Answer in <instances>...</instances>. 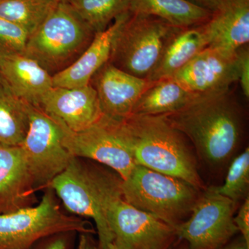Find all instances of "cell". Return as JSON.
<instances>
[{
    "label": "cell",
    "instance_id": "obj_1",
    "mask_svg": "<svg viewBox=\"0 0 249 249\" xmlns=\"http://www.w3.org/2000/svg\"><path fill=\"white\" fill-rule=\"evenodd\" d=\"M163 116L213 168L227 163L243 134V111L231 88L197 94L181 109Z\"/></svg>",
    "mask_w": 249,
    "mask_h": 249
},
{
    "label": "cell",
    "instance_id": "obj_2",
    "mask_svg": "<svg viewBox=\"0 0 249 249\" xmlns=\"http://www.w3.org/2000/svg\"><path fill=\"white\" fill-rule=\"evenodd\" d=\"M116 121L136 164L204 188L186 137L164 116L132 114Z\"/></svg>",
    "mask_w": 249,
    "mask_h": 249
},
{
    "label": "cell",
    "instance_id": "obj_3",
    "mask_svg": "<svg viewBox=\"0 0 249 249\" xmlns=\"http://www.w3.org/2000/svg\"><path fill=\"white\" fill-rule=\"evenodd\" d=\"M121 179L116 173L74 157L47 188L53 190L67 211L78 217L93 219L100 249L112 243V234L106 219L105 204L109 193Z\"/></svg>",
    "mask_w": 249,
    "mask_h": 249
},
{
    "label": "cell",
    "instance_id": "obj_4",
    "mask_svg": "<svg viewBox=\"0 0 249 249\" xmlns=\"http://www.w3.org/2000/svg\"><path fill=\"white\" fill-rule=\"evenodd\" d=\"M95 35L71 5L60 1L29 36L24 54L53 76L74 63Z\"/></svg>",
    "mask_w": 249,
    "mask_h": 249
},
{
    "label": "cell",
    "instance_id": "obj_5",
    "mask_svg": "<svg viewBox=\"0 0 249 249\" xmlns=\"http://www.w3.org/2000/svg\"><path fill=\"white\" fill-rule=\"evenodd\" d=\"M121 190L128 204L174 229L184 222L199 198L189 183L139 165L121 179Z\"/></svg>",
    "mask_w": 249,
    "mask_h": 249
},
{
    "label": "cell",
    "instance_id": "obj_6",
    "mask_svg": "<svg viewBox=\"0 0 249 249\" xmlns=\"http://www.w3.org/2000/svg\"><path fill=\"white\" fill-rule=\"evenodd\" d=\"M46 189L36 206L0 213V249H30L41 239L60 232L96 233L88 221L64 213L53 190Z\"/></svg>",
    "mask_w": 249,
    "mask_h": 249
},
{
    "label": "cell",
    "instance_id": "obj_7",
    "mask_svg": "<svg viewBox=\"0 0 249 249\" xmlns=\"http://www.w3.org/2000/svg\"><path fill=\"white\" fill-rule=\"evenodd\" d=\"M178 28L155 16L130 12L114 37L108 62L147 79Z\"/></svg>",
    "mask_w": 249,
    "mask_h": 249
},
{
    "label": "cell",
    "instance_id": "obj_8",
    "mask_svg": "<svg viewBox=\"0 0 249 249\" xmlns=\"http://www.w3.org/2000/svg\"><path fill=\"white\" fill-rule=\"evenodd\" d=\"M29 127L22 145L33 186L46 188L74 158L63 143L65 124L29 103Z\"/></svg>",
    "mask_w": 249,
    "mask_h": 249
},
{
    "label": "cell",
    "instance_id": "obj_9",
    "mask_svg": "<svg viewBox=\"0 0 249 249\" xmlns=\"http://www.w3.org/2000/svg\"><path fill=\"white\" fill-rule=\"evenodd\" d=\"M121 182L105 204L112 245L116 249H168L176 235L175 229L128 204L123 197Z\"/></svg>",
    "mask_w": 249,
    "mask_h": 249
},
{
    "label": "cell",
    "instance_id": "obj_10",
    "mask_svg": "<svg viewBox=\"0 0 249 249\" xmlns=\"http://www.w3.org/2000/svg\"><path fill=\"white\" fill-rule=\"evenodd\" d=\"M236 204L211 189L199 196L189 219L175 228L178 238L190 249H217L238 232L235 223Z\"/></svg>",
    "mask_w": 249,
    "mask_h": 249
},
{
    "label": "cell",
    "instance_id": "obj_11",
    "mask_svg": "<svg viewBox=\"0 0 249 249\" xmlns=\"http://www.w3.org/2000/svg\"><path fill=\"white\" fill-rule=\"evenodd\" d=\"M63 143L73 157L106 165L122 180L137 165L117 122L104 115L80 132H71L66 127Z\"/></svg>",
    "mask_w": 249,
    "mask_h": 249
},
{
    "label": "cell",
    "instance_id": "obj_12",
    "mask_svg": "<svg viewBox=\"0 0 249 249\" xmlns=\"http://www.w3.org/2000/svg\"><path fill=\"white\" fill-rule=\"evenodd\" d=\"M173 78L187 91L196 94L230 88L238 82L237 52L229 55L206 47Z\"/></svg>",
    "mask_w": 249,
    "mask_h": 249
},
{
    "label": "cell",
    "instance_id": "obj_13",
    "mask_svg": "<svg viewBox=\"0 0 249 249\" xmlns=\"http://www.w3.org/2000/svg\"><path fill=\"white\" fill-rule=\"evenodd\" d=\"M152 83L107 62L93 75L89 84L97 93L103 115L120 121L132 114L139 98Z\"/></svg>",
    "mask_w": 249,
    "mask_h": 249
},
{
    "label": "cell",
    "instance_id": "obj_14",
    "mask_svg": "<svg viewBox=\"0 0 249 249\" xmlns=\"http://www.w3.org/2000/svg\"><path fill=\"white\" fill-rule=\"evenodd\" d=\"M37 107L73 132L88 128L103 116L97 93L90 84L75 88L53 87Z\"/></svg>",
    "mask_w": 249,
    "mask_h": 249
},
{
    "label": "cell",
    "instance_id": "obj_15",
    "mask_svg": "<svg viewBox=\"0 0 249 249\" xmlns=\"http://www.w3.org/2000/svg\"><path fill=\"white\" fill-rule=\"evenodd\" d=\"M204 27L209 47L235 55L249 43V0H220Z\"/></svg>",
    "mask_w": 249,
    "mask_h": 249
},
{
    "label": "cell",
    "instance_id": "obj_16",
    "mask_svg": "<svg viewBox=\"0 0 249 249\" xmlns=\"http://www.w3.org/2000/svg\"><path fill=\"white\" fill-rule=\"evenodd\" d=\"M0 81L15 96L36 107L53 88L52 76L24 53H0Z\"/></svg>",
    "mask_w": 249,
    "mask_h": 249
},
{
    "label": "cell",
    "instance_id": "obj_17",
    "mask_svg": "<svg viewBox=\"0 0 249 249\" xmlns=\"http://www.w3.org/2000/svg\"><path fill=\"white\" fill-rule=\"evenodd\" d=\"M36 192L22 147L0 143V207L4 213L31 206Z\"/></svg>",
    "mask_w": 249,
    "mask_h": 249
},
{
    "label": "cell",
    "instance_id": "obj_18",
    "mask_svg": "<svg viewBox=\"0 0 249 249\" xmlns=\"http://www.w3.org/2000/svg\"><path fill=\"white\" fill-rule=\"evenodd\" d=\"M130 12L121 15L103 31L97 33L84 53L71 66L52 76L53 88H81L89 85L96 71L109 60L113 41Z\"/></svg>",
    "mask_w": 249,
    "mask_h": 249
},
{
    "label": "cell",
    "instance_id": "obj_19",
    "mask_svg": "<svg viewBox=\"0 0 249 249\" xmlns=\"http://www.w3.org/2000/svg\"><path fill=\"white\" fill-rule=\"evenodd\" d=\"M209 45L204 24L178 28L167 41L157 65L147 80L155 82L172 78Z\"/></svg>",
    "mask_w": 249,
    "mask_h": 249
},
{
    "label": "cell",
    "instance_id": "obj_20",
    "mask_svg": "<svg viewBox=\"0 0 249 249\" xmlns=\"http://www.w3.org/2000/svg\"><path fill=\"white\" fill-rule=\"evenodd\" d=\"M129 11L160 18L178 28L205 24L213 14L190 0H131Z\"/></svg>",
    "mask_w": 249,
    "mask_h": 249
},
{
    "label": "cell",
    "instance_id": "obj_21",
    "mask_svg": "<svg viewBox=\"0 0 249 249\" xmlns=\"http://www.w3.org/2000/svg\"><path fill=\"white\" fill-rule=\"evenodd\" d=\"M173 77L152 82L139 98L132 114L165 115L181 109L196 96Z\"/></svg>",
    "mask_w": 249,
    "mask_h": 249
},
{
    "label": "cell",
    "instance_id": "obj_22",
    "mask_svg": "<svg viewBox=\"0 0 249 249\" xmlns=\"http://www.w3.org/2000/svg\"><path fill=\"white\" fill-rule=\"evenodd\" d=\"M29 103L0 81V143L20 146L29 127Z\"/></svg>",
    "mask_w": 249,
    "mask_h": 249
},
{
    "label": "cell",
    "instance_id": "obj_23",
    "mask_svg": "<svg viewBox=\"0 0 249 249\" xmlns=\"http://www.w3.org/2000/svg\"><path fill=\"white\" fill-rule=\"evenodd\" d=\"M60 0H0V18L27 31L29 36L52 14Z\"/></svg>",
    "mask_w": 249,
    "mask_h": 249
},
{
    "label": "cell",
    "instance_id": "obj_24",
    "mask_svg": "<svg viewBox=\"0 0 249 249\" xmlns=\"http://www.w3.org/2000/svg\"><path fill=\"white\" fill-rule=\"evenodd\" d=\"M131 0H73L70 5L96 34L129 11Z\"/></svg>",
    "mask_w": 249,
    "mask_h": 249
},
{
    "label": "cell",
    "instance_id": "obj_25",
    "mask_svg": "<svg viewBox=\"0 0 249 249\" xmlns=\"http://www.w3.org/2000/svg\"><path fill=\"white\" fill-rule=\"evenodd\" d=\"M249 185V149L236 157L229 166L224 184L211 187L213 191L226 196L236 204L247 197Z\"/></svg>",
    "mask_w": 249,
    "mask_h": 249
},
{
    "label": "cell",
    "instance_id": "obj_26",
    "mask_svg": "<svg viewBox=\"0 0 249 249\" xmlns=\"http://www.w3.org/2000/svg\"><path fill=\"white\" fill-rule=\"evenodd\" d=\"M29 37L22 27L0 18V53H24Z\"/></svg>",
    "mask_w": 249,
    "mask_h": 249
},
{
    "label": "cell",
    "instance_id": "obj_27",
    "mask_svg": "<svg viewBox=\"0 0 249 249\" xmlns=\"http://www.w3.org/2000/svg\"><path fill=\"white\" fill-rule=\"evenodd\" d=\"M76 233L63 232L44 237L36 242L30 249H70Z\"/></svg>",
    "mask_w": 249,
    "mask_h": 249
},
{
    "label": "cell",
    "instance_id": "obj_28",
    "mask_svg": "<svg viewBox=\"0 0 249 249\" xmlns=\"http://www.w3.org/2000/svg\"><path fill=\"white\" fill-rule=\"evenodd\" d=\"M238 82L244 95L249 98V49L248 45L237 50Z\"/></svg>",
    "mask_w": 249,
    "mask_h": 249
},
{
    "label": "cell",
    "instance_id": "obj_29",
    "mask_svg": "<svg viewBox=\"0 0 249 249\" xmlns=\"http://www.w3.org/2000/svg\"><path fill=\"white\" fill-rule=\"evenodd\" d=\"M234 223L238 232L242 233V237L249 245V199L245 198L237 215L234 217Z\"/></svg>",
    "mask_w": 249,
    "mask_h": 249
},
{
    "label": "cell",
    "instance_id": "obj_30",
    "mask_svg": "<svg viewBox=\"0 0 249 249\" xmlns=\"http://www.w3.org/2000/svg\"><path fill=\"white\" fill-rule=\"evenodd\" d=\"M76 249H101L99 245H96L91 234L80 233L79 242Z\"/></svg>",
    "mask_w": 249,
    "mask_h": 249
},
{
    "label": "cell",
    "instance_id": "obj_31",
    "mask_svg": "<svg viewBox=\"0 0 249 249\" xmlns=\"http://www.w3.org/2000/svg\"><path fill=\"white\" fill-rule=\"evenodd\" d=\"M192 2L194 3L205 9L209 10L211 12H214L217 9L220 0H193Z\"/></svg>",
    "mask_w": 249,
    "mask_h": 249
},
{
    "label": "cell",
    "instance_id": "obj_32",
    "mask_svg": "<svg viewBox=\"0 0 249 249\" xmlns=\"http://www.w3.org/2000/svg\"><path fill=\"white\" fill-rule=\"evenodd\" d=\"M222 249H249V245L246 243L245 240L242 237Z\"/></svg>",
    "mask_w": 249,
    "mask_h": 249
},
{
    "label": "cell",
    "instance_id": "obj_33",
    "mask_svg": "<svg viewBox=\"0 0 249 249\" xmlns=\"http://www.w3.org/2000/svg\"><path fill=\"white\" fill-rule=\"evenodd\" d=\"M106 249H116V248L112 245V244H110V245H108Z\"/></svg>",
    "mask_w": 249,
    "mask_h": 249
},
{
    "label": "cell",
    "instance_id": "obj_34",
    "mask_svg": "<svg viewBox=\"0 0 249 249\" xmlns=\"http://www.w3.org/2000/svg\"><path fill=\"white\" fill-rule=\"evenodd\" d=\"M60 1H64V2L68 3V4H70L73 0H60Z\"/></svg>",
    "mask_w": 249,
    "mask_h": 249
}]
</instances>
